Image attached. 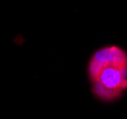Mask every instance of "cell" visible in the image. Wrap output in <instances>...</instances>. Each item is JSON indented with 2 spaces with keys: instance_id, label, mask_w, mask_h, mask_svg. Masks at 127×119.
I'll return each mask as SVG.
<instances>
[{
  "instance_id": "1",
  "label": "cell",
  "mask_w": 127,
  "mask_h": 119,
  "mask_svg": "<svg viewBox=\"0 0 127 119\" xmlns=\"http://www.w3.org/2000/svg\"><path fill=\"white\" fill-rule=\"evenodd\" d=\"M91 91L97 99L111 103L127 91V52L119 46L96 50L87 64Z\"/></svg>"
}]
</instances>
